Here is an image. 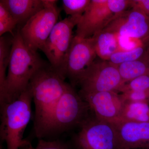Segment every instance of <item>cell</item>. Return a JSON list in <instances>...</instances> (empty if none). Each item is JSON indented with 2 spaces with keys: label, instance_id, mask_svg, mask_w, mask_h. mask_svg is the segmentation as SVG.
I'll list each match as a JSON object with an SVG mask.
<instances>
[{
  "label": "cell",
  "instance_id": "44dd1931",
  "mask_svg": "<svg viewBox=\"0 0 149 149\" xmlns=\"http://www.w3.org/2000/svg\"><path fill=\"white\" fill-rule=\"evenodd\" d=\"M91 2V0H63V8L69 16L82 15Z\"/></svg>",
  "mask_w": 149,
  "mask_h": 149
},
{
  "label": "cell",
  "instance_id": "cb8c5ba5",
  "mask_svg": "<svg viewBox=\"0 0 149 149\" xmlns=\"http://www.w3.org/2000/svg\"><path fill=\"white\" fill-rule=\"evenodd\" d=\"M132 0H107V5L113 15H117L132 8Z\"/></svg>",
  "mask_w": 149,
  "mask_h": 149
},
{
  "label": "cell",
  "instance_id": "603a6c76",
  "mask_svg": "<svg viewBox=\"0 0 149 149\" xmlns=\"http://www.w3.org/2000/svg\"><path fill=\"white\" fill-rule=\"evenodd\" d=\"M125 102H146L148 104L149 91H130L120 94Z\"/></svg>",
  "mask_w": 149,
  "mask_h": 149
},
{
  "label": "cell",
  "instance_id": "7a4b0ae2",
  "mask_svg": "<svg viewBox=\"0 0 149 149\" xmlns=\"http://www.w3.org/2000/svg\"><path fill=\"white\" fill-rule=\"evenodd\" d=\"M47 64L37 52L27 47L19 29L14 34L8 71L3 93L0 96V105L17 100L28 88L35 72Z\"/></svg>",
  "mask_w": 149,
  "mask_h": 149
},
{
  "label": "cell",
  "instance_id": "7c38bea8",
  "mask_svg": "<svg viewBox=\"0 0 149 149\" xmlns=\"http://www.w3.org/2000/svg\"><path fill=\"white\" fill-rule=\"evenodd\" d=\"M107 0H91L76 26L74 36L89 38L104 29L114 16L107 5Z\"/></svg>",
  "mask_w": 149,
  "mask_h": 149
},
{
  "label": "cell",
  "instance_id": "8992f818",
  "mask_svg": "<svg viewBox=\"0 0 149 149\" xmlns=\"http://www.w3.org/2000/svg\"><path fill=\"white\" fill-rule=\"evenodd\" d=\"M78 128L67 142L70 149H118L115 130L111 123L92 115Z\"/></svg>",
  "mask_w": 149,
  "mask_h": 149
},
{
  "label": "cell",
  "instance_id": "3957f363",
  "mask_svg": "<svg viewBox=\"0 0 149 149\" xmlns=\"http://www.w3.org/2000/svg\"><path fill=\"white\" fill-rule=\"evenodd\" d=\"M33 99L29 85L18 98L0 105L1 143L5 142L7 149H19L26 144L23 140L24 130L32 117ZM1 149H3L1 147Z\"/></svg>",
  "mask_w": 149,
  "mask_h": 149
},
{
  "label": "cell",
  "instance_id": "30bf717a",
  "mask_svg": "<svg viewBox=\"0 0 149 149\" xmlns=\"http://www.w3.org/2000/svg\"><path fill=\"white\" fill-rule=\"evenodd\" d=\"M97 56L92 37L74 36L68 57L66 74L73 88L77 86L82 74L95 61Z\"/></svg>",
  "mask_w": 149,
  "mask_h": 149
},
{
  "label": "cell",
  "instance_id": "d6986e66",
  "mask_svg": "<svg viewBox=\"0 0 149 149\" xmlns=\"http://www.w3.org/2000/svg\"><path fill=\"white\" fill-rule=\"evenodd\" d=\"M148 47L146 44H143L129 50L118 51L112 55L109 61L118 65L139 59L149 53V47Z\"/></svg>",
  "mask_w": 149,
  "mask_h": 149
},
{
  "label": "cell",
  "instance_id": "4fadbf2b",
  "mask_svg": "<svg viewBox=\"0 0 149 149\" xmlns=\"http://www.w3.org/2000/svg\"><path fill=\"white\" fill-rule=\"evenodd\" d=\"M112 124L118 149L149 148V122L120 121Z\"/></svg>",
  "mask_w": 149,
  "mask_h": 149
},
{
  "label": "cell",
  "instance_id": "52a82bcc",
  "mask_svg": "<svg viewBox=\"0 0 149 149\" xmlns=\"http://www.w3.org/2000/svg\"><path fill=\"white\" fill-rule=\"evenodd\" d=\"M57 1L45 0V7L19 28V32L27 47L37 52L46 42L58 22L60 9Z\"/></svg>",
  "mask_w": 149,
  "mask_h": 149
},
{
  "label": "cell",
  "instance_id": "9a60e30c",
  "mask_svg": "<svg viewBox=\"0 0 149 149\" xmlns=\"http://www.w3.org/2000/svg\"><path fill=\"white\" fill-rule=\"evenodd\" d=\"M92 37L96 54L101 59L109 61L113 54L121 50L119 37L113 32L104 29Z\"/></svg>",
  "mask_w": 149,
  "mask_h": 149
},
{
  "label": "cell",
  "instance_id": "ba28073f",
  "mask_svg": "<svg viewBox=\"0 0 149 149\" xmlns=\"http://www.w3.org/2000/svg\"><path fill=\"white\" fill-rule=\"evenodd\" d=\"M124 85L118 65L100 59L95 60L86 69L77 86L80 87V93H90L118 92Z\"/></svg>",
  "mask_w": 149,
  "mask_h": 149
},
{
  "label": "cell",
  "instance_id": "d4e9b609",
  "mask_svg": "<svg viewBox=\"0 0 149 149\" xmlns=\"http://www.w3.org/2000/svg\"><path fill=\"white\" fill-rule=\"evenodd\" d=\"M33 149H70L67 143L58 140L38 139L36 148Z\"/></svg>",
  "mask_w": 149,
  "mask_h": 149
},
{
  "label": "cell",
  "instance_id": "ac0fdd59",
  "mask_svg": "<svg viewBox=\"0 0 149 149\" xmlns=\"http://www.w3.org/2000/svg\"><path fill=\"white\" fill-rule=\"evenodd\" d=\"M13 36H3L0 38V96L3 93L6 80L7 68L8 67Z\"/></svg>",
  "mask_w": 149,
  "mask_h": 149
},
{
  "label": "cell",
  "instance_id": "5b68a950",
  "mask_svg": "<svg viewBox=\"0 0 149 149\" xmlns=\"http://www.w3.org/2000/svg\"><path fill=\"white\" fill-rule=\"evenodd\" d=\"M81 16H69L58 22L40 49L47 58L52 68L65 80L68 57L74 37L72 31Z\"/></svg>",
  "mask_w": 149,
  "mask_h": 149
},
{
  "label": "cell",
  "instance_id": "9c48e42d",
  "mask_svg": "<svg viewBox=\"0 0 149 149\" xmlns=\"http://www.w3.org/2000/svg\"><path fill=\"white\" fill-rule=\"evenodd\" d=\"M78 93L88 103L91 113L97 119L111 124L119 121L125 102L117 92Z\"/></svg>",
  "mask_w": 149,
  "mask_h": 149
},
{
  "label": "cell",
  "instance_id": "484cf974",
  "mask_svg": "<svg viewBox=\"0 0 149 149\" xmlns=\"http://www.w3.org/2000/svg\"><path fill=\"white\" fill-rule=\"evenodd\" d=\"M132 8L139 10L149 17V0H132Z\"/></svg>",
  "mask_w": 149,
  "mask_h": 149
},
{
  "label": "cell",
  "instance_id": "ffe728a7",
  "mask_svg": "<svg viewBox=\"0 0 149 149\" xmlns=\"http://www.w3.org/2000/svg\"><path fill=\"white\" fill-rule=\"evenodd\" d=\"M17 22L3 4L0 2V36L9 32L14 35L13 31L17 25Z\"/></svg>",
  "mask_w": 149,
  "mask_h": 149
},
{
  "label": "cell",
  "instance_id": "7402d4cb",
  "mask_svg": "<svg viewBox=\"0 0 149 149\" xmlns=\"http://www.w3.org/2000/svg\"><path fill=\"white\" fill-rule=\"evenodd\" d=\"M149 91V74H143L125 83L118 92Z\"/></svg>",
  "mask_w": 149,
  "mask_h": 149
},
{
  "label": "cell",
  "instance_id": "e0dca14e",
  "mask_svg": "<svg viewBox=\"0 0 149 149\" xmlns=\"http://www.w3.org/2000/svg\"><path fill=\"white\" fill-rule=\"evenodd\" d=\"M120 121L149 122L148 104L141 102H125L120 115Z\"/></svg>",
  "mask_w": 149,
  "mask_h": 149
},
{
  "label": "cell",
  "instance_id": "277c9868",
  "mask_svg": "<svg viewBox=\"0 0 149 149\" xmlns=\"http://www.w3.org/2000/svg\"><path fill=\"white\" fill-rule=\"evenodd\" d=\"M92 115L88 103L68 84L54 112L48 136L78 128Z\"/></svg>",
  "mask_w": 149,
  "mask_h": 149
},
{
  "label": "cell",
  "instance_id": "2e32d148",
  "mask_svg": "<svg viewBox=\"0 0 149 149\" xmlns=\"http://www.w3.org/2000/svg\"><path fill=\"white\" fill-rule=\"evenodd\" d=\"M118 68L124 84L141 75L149 74V53L137 60L118 65Z\"/></svg>",
  "mask_w": 149,
  "mask_h": 149
},
{
  "label": "cell",
  "instance_id": "6da1fadb",
  "mask_svg": "<svg viewBox=\"0 0 149 149\" xmlns=\"http://www.w3.org/2000/svg\"><path fill=\"white\" fill-rule=\"evenodd\" d=\"M47 63L35 72L29 86L35 104L34 130L38 139L48 137L54 112L68 83Z\"/></svg>",
  "mask_w": 149,
  "mask_h": 149
},
{
  "label": "cell",
  "instance_id": "8fae6325",
  "mask_svg": "<svg viewBox=\"0 0 149 149\" xmlns=\"http://www.w3.org/2000/svg\"><path fill=\"white\" fill-rule=\"evenodd\" d=\"M104 29L119 37L141 39L149 37V17L141 11L131 8L114 15Z\"/></svg>",
  "mask_w": 149,
  "mask_h": 149
},
{
  "label": "cell",
  "instance_id": "5bb4252c",
  "mask_svg": "<svg viewBox=\"0 0 149 149\" xmlns=\"http://www.w3.org/2000/svg\"><path fill=\"white\" fill-rule=\"evenodd\" d=\"M0 2L15 19L17 24L22 27L45 6V0H1Z\"/></svg>",
  "mask_w": 149,
  "mask_h": 149
}]
</instances>
